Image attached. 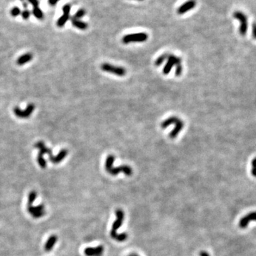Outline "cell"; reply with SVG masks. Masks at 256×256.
<instances>
[{"mask_svg":"<svg viewBox=\"0 0 256 256\" xmlns=\"http://www.w3.org/2000/svg\"><path fill=\"white\" fill-rule=\"evenodd\" d=\"M101 68V70H103V71L115 74V75H118V76H124V75H125L126 73H127V71H126V70L124 68L113 66V65L107 64V63L102 64Z\"/></svg>","mask_w":256,"mask_h":256,"instance_id":"obj_4","label":"cell"},{"mask_svg":"<svg viewBox=\"0 0 256 256\" xmlns=\"http://www.w3.org/2000/svg\"><path fill=\"white\" fill-rule=\"evenodd\" d=\"M251 220H256V212L250 213L246 216L243 217L239 222V226L242 229H245L247 227L249 222Z\"/></svg>","mask_w":256,"mask_h":256,"instance_id":"obj_12","label":"cell"},{"mask_svg":"<svg viewBox=\"0 0 256 256\" xmlns=\"http://www.w3.org/2000/svg\"><path fill=\"white\" fill-rule=\"evenodd\" d=\"M128 235L127 233H118L116 235L115 240L118 241V242H123V241L126 240L127 239Z\"/></svg>","mask_w":256,"mask_h":256,"instance_id":"obj_24","label":"cell"},{"mask_svg":"<svg viewBox=\"0 0 256 256\" xmlns=\"http://www.w3.org/2000/svg\"><path fill=\"white\" fill-rule=\"evenodd\" d=\"M137 1H143V0H137Z\"/></svg>","mask_w":256,"mask_h":256,"instance_id":"obj_39","label":"cell"},{"mask_svg":"<svg viewBox=\"0 0 256 256\" xmlns=\"http://www.w3.org/2000/svg\"><path fill=\"white\" fill-rule=\"evenodd\" d=\"M181 64V58L179 57L175 56L174 55H169L167 58V63L165 65L164 69H163V73L164 75H168L169 72L173 68L174 66Z\"/></svg>","mask_w":256,"mask_h":256,"instance_id":"obj_7","label":"cell"},{"mask_svg":"<svg viewBox=\"0 0 256 256\" xmlns=\"http://www.w3.org/2000/svg\"><path fill=\"white\" fill-rule=\"evenodd\" d=\"M33 58V55L31 53H27L25 54L21 55V56L18 57V58L16 60V64L18 66H22V65H24L27 63L29 62L32 60Z\"/></svg>","mask_w":256,"mask_h":256,"instance_id":"obj_16","label":"cell"},{"mask_svg":"<svg viewBox=\"0 0 256 256\" xmlns=\"http://www.w3.org/2000/svg\"><path fill=\"white\" fill-rule=\"evenodd\" d=\"M129 255H130V256H139L138 255H137V254H135V253H132Z\"/></svg>","mask_w":256,"mask_h":256,"instance_id":"obj_37","label":"cell"},{"mask_svg":"<svg viewBox=\"0 0 256 256\" xmlns=\"http://www.w3.org/2000/svg\"><path fill=\"white\" fill-rule=\"evenodd\" d=\"M32 13L35 16V17L38 18V19H43V18H44V14H43L42 11L41 10V9L38 7L33 8Z\"/></svg>","mask_w":256,"mask_h":256,"instance_id":"obj_22","label":"cell"},{"mask_svg":"<svg viewBox=\"0 0 256 256\" xmlns=\"http://www.w3.org/2000/svg\"><path fill=\"white\" fill-rule=\"evenodd\" d=\"M183 71V67L181 66V64H178L176 66V70H175V75L176 76L179 77L181 75V74L182 73Z\"/></svg>","mask_w":256,"mask_h":256,"instance_id":"obj_27","label":"cell"},{"mask_svg":"<svg viewBox=\"0 0 256 256\" xmlns=\"http://www.w3.org/2000/svg\"><path fill=\"white\" fill-rule=\"evenodd\" d=\"M70 20H71V23L72 24H73V26L78 28V29H81V30H85V29H88V24L85 23V22L80 21V19H76V18H74L73 16H72L71 18H70Z\"/></svg>","mask_w":256,"mask_h":256,"instance_id":"obj_17","label":"cell"},{"mask_svg":"<svg viewBox=\"0 0 256 256\" xmlns=\"http://www.w3.org/2000/svg\"><path fill=\"white\" fill-rule=\"evenodd\" d=\"M58 1H59V0H49V4L51 5H54L57 2H58Z\"/></svg>","mask_w":256,"mask_h":256,"instance_id":"obj_32","label":"cell"},{"mask_svg":"<svg viewBox=\"0 0 256 256\" xmlns=\"http://www.w3.org/2000/svg\"><path fill=\"white\" fill-rule=\"evenodd\" d=\"M85 14H86V12H85V11L84 10V9H79V10L76 13H75V15L73 16V17L75 18H76V19H80V18H82Z\"/></svg>","mask_w":256,"mask_h":256,"instance_id":"obj_25","label":"cell"},{"mask_svg":"<svg viewBox=\"0 0 256 256\" xmlns=\"http://www.w3.org/2000/svg\"><path fill=\"white\" fill-rule=\"evenodd\" d=\"M37 162H38V165L42 169H45L47 166V162H46V160L44 158L42 155H38V157H37Z\"/></svg>","mask_w":256,"mask_h":256,"instance_id":"obj_23","label":"cell"},{"mask_svg":"<svg viewBox=\"0 0 256 256\" xmlns=\"http://www.w3.org/2000/svg\"><path fill=\"white\" fill-rule=\"evenodd\" d=\"M22 4H23V7H24V8H27L28 3L27 2V1H24V2H22Z\"/></svg>","mask_w":256,"mask_h":256,"instance_id":"obj_36","label":"cell"},{"mask_svg":"<svg viewBox=\"0 0 256 256\" xmlns=\"http://www.w3.org/2000/svg\"><path fill=\"white\" fill-rule=\"evenodd\" d=\"M37 198V192L35 191H31L28 196V206H32Z\"/></svg>","mask_w":256,"mask_h":256,"instance_id":"obj_19","label":"cell"},{"mask_svg":"<svg viewBox=\"0 0 256 256\" xmlns=\"http://www.w3.org/2000/svg\"><path fill=\"white\" fill-rule=\"evenodd\" d=\"M35 109V105L34 104L30 103L27 105V108L24 110H22L18 107H15L14 108V112L16 116L19 118H27L31 116V113Z\"/></svg>","mask_w":256,"mask_h":256,"instance_id":"obj_6","label":"cell"},{"mask_svg":"<svg viewBox=\"0 0 256 256\" xmlns=\"http://www.w3.org/2000/svg\"><path fill=\"white\" fill-rule=\"evenodd\" d=\"M168 56H169L168 53H164V54L161 55L160 56H159L157 60L155 61V66H161V65L164 63V61H165V60H166V59L168 58Z\"/></svg>","mask_w":256,"mask_h":256,"instance_id":"obj_21","label":"cell"},{"mask_svg":"<svg viewBox=\"0 0 256 256\" xmlns=\"http://www.w3.org/2000/svg\"><path fill=\"white\" fill-rule=\"evenodd\" d=\"M58 241V237L55 235H52L49 237L47 241L46 242L45 245H44V250L46 252H49L53 249V248L54 247L55 244L56 243V242Z\"/></svg>","mask_w":256,"mask_h":256,"instance_id":"obj_15","label":"cell"},{"mask_svg":"<svg viewBox=\"0 0 256 256\" xmlns=\"http://www.w3.org/2000/svg\"><path fill=\"white\" fill-rule=\"evenodd\" d=\"M31 15V13L29 10H24L23 12L21 13V16L24 19L27 20L29 18V16Z\"/></svg>","mask_w":256,"mask_h":256,"instance_id":"obj_29","label":"cell"},{"mask_svg":"<svg viewBox=\"0 0 256 256\" xmlns=\"http://www.w3.org/2000/svg\"><path fill=\"white\" fill-rule=\"evenodd\" d=\"M147 38L148 35L146 33H135L124 36L122 41L124 44H127L132 42H144Z\"/></svg>","mask_w":256,"mask_h":256,"instance_id":"obj_2","label":"cell"},{"mask_svg":"<svg viewBox=\"0 0 256 256\" xmlns=\"http://www.w3.org/2000/svg\"><path fill=\"white\" fill-rule=\"evenodd\" d=\"M45 146H46L45 144H44V142H43V141H38V142H37L36 143H35L34 145V147L36 148V149H41V148L44 147Z\"/></svg>","mask_w":256,"mask_h":256,"instance_id":"obj_28","label":"cell"},{"mask_svg":"<svg viewBox=\"0 0 256 256\" xmlns=\"http://www.w3.org/2000/svg\"><path fill=\"white\" fill-rule=\"evenodd\" d=\"M106 171L109 174L112 176H116L120 173H124L127 176H131L132 174V169L128 165H122L118 167H112L107 169Z\"/></svg>","mask_w":256,"mask_h":256,"instance_id":"obj_5","label":"cell"},{"mask_svg":"<svg viewBox=\"0 0 256 256\" xmlns=\"http://www.w3.org/2000/svg\"><path fill=\"white\" fill-rule=\"evenodd\" d=\"M10 14L12 16L15 17V16L19 15V14H21V9L18 8V7H14L12 9H11Z\"/></svg>","mask_w":256,"mask_h":256,"instance_id":"obj_26","label":"cell"},{"mask_svg":"<svg viewBox=\"0 0 256 256\" xmlns=\"http://www.w3.org/2000/svg\"><path fill=\"white\" fill-rule=\"evenodd\" d=\"M235 18L238 19L240 22V27H239V32L240 35L245 36L248 30V18L247 16L240 11H236L233 14Z\"/></svg>","mask_w":256,"mask_h":256,"instance_id":"obj_3","label":"cell"},{"mask_svg":"<svg viewBox=\"0 0 256 256\" xmlns=\"http://www.w3.org/2000/svg\"><path fill=\"white\" fill-rule=\"evenodd\" d=\"M27 210L28 212L30 213L33 218H41L46 214L45 207H44V204L38 205L36 206H28Z\"/></svg>","mask_w":256,"mask_h":256,"instance_id":"obj_8","label":"cell"},{"mask_svg":"<svg viewBox=\"0 0 256 256\" xmlns=\"http://www.w3.org/2000/svg\"><path fill=\"white\" fill-rule=\"evenodd\" d=\"M252 165H253V168H256V158H255L252 162Z\"/></svg>","mask_w":256,"mask_h":256,"instance_id":"obj_35","label":"cell"},{"mask_svg":"<svg viewBox=\"0 0 256 256\" xmlns=\"http://www.w3.org/2000/svg\"><path fill=\"white\" fill-rule=\"evenodd\" d=\"M115 159V157L114 155H110L107 156L106 161H105V169H107L112 167L113 164H114Z\"/></svg>","mask_w":256,"mask_h":256,"instance_id":"obj_20","label":"cell"},{"mask_svg":"<svg viewBox=\"0 0 256 256\" xmlns=\"http://www.w3.org/2000/svg\"><path fill=\"white\" fill-rule=\"evenodd\" d=\"M183 125L184 123L182 120H179L178 121L175 123V127L174 128V129L170 132L169 134V137L171 139H174L177 137V135L179 134V132L182 130L183 128Z\"/></svg>","mask_w":256,"mask_h":256,"instance_id":"obj_14","label":"cell"},{"mask_svg":"<svg viewBox=\"0 0 256 256\" xmlns=\"http://www.w3.org/2000/svg\"><path fill=\"white\" fill-rule=\"evenodd\" d=\"M200 256H210V255H209V254L207 252L201 251V253H200Z\"/></svg>","mask_w":256,"mask_h":256,"instance_id":"obj_33","label":"cell"},{"mask_svg":"<svg viewBox=\"0 0 256 256\" xmlns=\"http://www.w3.org/2000/svg\"><path fill=\"white\" fill-rule=\"evenodd\" d=\"M179 120V118H177V117H170V118H167V119L162 122L161 127H162V129H165V128L168 127L169 126L172 125V124H175Z\"/></svg>","mask_w":256,"mask_h":256,"instance_id":"obj_18","label":"cell"},{"mask_svg":"<svg viewBox=\"0 0 256 256\" xmlns=\"http://www.w3.org/2000/svg\"><path fill=\"white\" fill-rule=\"evenodd\" d=\"M251 173L254 176V177H256V168H253V169H252Z\"/></svg>","mask_w":256,"mask_h":256,"instance_id":"obj_34","label":"cell"},{"mask_svg":"<svg viewBox=\"0 0 256 256\" xmlns=\"http://www.w3.org/2000/svg\"><path fill=\"white\" fill-rule=\"evenodd\" d=\"M196 2L195 0H189L181 4L177 9V13L179 14H183L189 11L192 10L196 7Z\"/></svg>","mask_w":256,"mask_h":256,"instance_id":"obj_11","label":"cell"},{"mask_svg":"<svg viewBox=\"0 0 256 256\" xmlns=\"http://www.w3.org/2000/svg\"><path fill=\"white\" fill-rule=\"evenodd\" d=\"M22 2H24V1H25V0H21Z\"/></svg>","mask_w":256,"mask_h":256,"instance_id":"obj_38","label":"cell"},{"mask_svg":"<svg viewBox=\"0 0 256 256\" xmlns=\"http://www.w3.org/2000/svg\"><path fill=\"white\" fill-rule=\"evenodd\" d=\"M104 253V247L98 246L97 247H88L84 249V254L86 256H103Z\"/></svg>","mask_w":256,"mask_h":256,"instance_id":"obj_10","label":"cell"},{"mask_svg":"<svg viewBox=\"0 0 256 256\" xmlns=\"http://www.w3.org/2000/svg\"><path fill=\"white\" fill-rule=\"evenodd\" d=\"M115 214L117 218L112 223V229H111L110 231V236L111 238L113 239L115 238L116 235L118 234V233H117V231L121 227L122 223H123L124 218H125V213H124L123 211H122V209H117L115 211Z\"/></svg>","mask_w":256,"mask_h":256,"instance_id":"obj_1","label":"cell"},{"mask_svg":"<svg viewBox=\"0 0 256 256\" xmlns=\"http://www.w3.org/2000/svg\"><path fill=\"white\" fill-rule=\"evenodd\" d=\"M28 1L32 4L33 8H35V7H38V4H39L38 0H28Z\"/></svg>","mask_w":256,"mask_h":256,"instance_id":"obj_30","label":"cell"},{"mask_svg":"<svg viewBox=\"0 0 256 256\" xmlns=\"http://www.w3.org/2000/svg\"><path fill=\"white\" fill-rule=\"evenodd\" d=\"M68 155V150L66 149H64L61 150L59 152V153L56 156H53L51 158H49L50 162H51L53 164H58V163L61 162V161H63L65 159V157H66Z\"/></svg>","mask_w":256,"mask_h":256,"instance_id":"obj_13","label":"cell"},{"mask_svg":"<svg viewBox=\"0 0 256 256\" xmlns=\"http://www.w3.org/2000/svg\"><path fill=\"white\" fill-rule=\"evenodd\" d=\"M70 4H66L64 5L63 7V12H64V15H62L60 18H58V20L57 21L56 24L58 27H63L66 24V22L68 21V20L70 18Z\"/></svg>","mask_w":256,"mask_h":256,"instance_id":"obj_9","label":"cell"},{"mask_svg":"<svg viewBox=\"0 0 256 256\" xmlns=\"http://www.w3.org/2000/svg\"><path fill=\"white\" fill-rule=\"evenodd\" d=\"M253 36L256 39V24H254L253 26Z\"/></svg>","mask_w":256,"mask_h":256,"instance_id":"obj_31","label":"cell"},{"mask_svg":"<svg viewBox=\"0 0 256 256\" xmlns=\"http://www.w3.org/2000/svg\"><path fill=\"white\" fill-rule=\"evenodd\" d=\"M128 256H130V255H128Z\"/></svg>","mask_w":256,"mask_h":256,"instance_id":"obj_40","label":"cell"}]
</instances>
